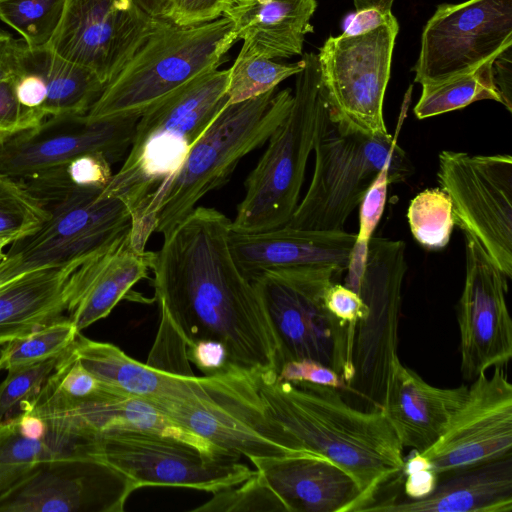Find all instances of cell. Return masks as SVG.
<instances>
[{"label":"cell","instance_id":"36","mask_svg":"<svg viewBox=\"0 0 512 512\" xmlns=\"http://www.w3.org/2000/svg\"><path fill=\"white\" fill-rule=\"evenodd\" d=\"M66 0H0V20L18 32L31 49L48 46L65 9Z\"/></svg>","mask_w":512,"mask_h":512},{"label":"cell","instance_id":"55","mask_svg":"<svg viewBox=\"0 0 512 512\" xmlns=\"http://www.w3.org/2000/svg\"><path fill=\"white\" fill-rule=\"evenodd\" d=\"M0 139H1V136H0Z\"/></svg>","mask_w":512,"mask_h":512},{"label":"cell","instance_id":"14","mask_svg":"<svg viewBox=\"0 0 512 512\" xmlns=\"http://www.w3.org/2000/svg\"><path fill=\"white\" fill-rule=\"evenodd\" d=\"M437 177L450 197L454 223L511 279L512 157L444 150Z\"/></svg>","mask_w":512,"mask_h":512},{"label":"cell","instance_id":"13","mask_svg":"<svg viewBox=\"0 0 512 512\" xmlns=\"http://www.w3.org/2000/svg\"><path fill=\"white\" fill-rule=\"evenodd\" d=\"M94 460L124 476L134 491L166 486L214 494L255 473L239 458L213 457L173 438L123 429L96 435Z\"/></svg>","mask_w":512,"mask_h":512},{"label":"cell","instance_id":"43","mask_svg":"<svg viewBox=\"0 0 512 512\" xmlns=\"http://www.w3.org/2000/svg\"><path fill=\"white\" fill-rule=\"evenodd\" d=\"M111 166L103 154L87 153L72 159L62 168L71 184L103 190L113 176Z\"/></svg>","mask_w":512,"mask_h":512},{"label":"cell","instance_id":"50","mask_svg":"<svg viewBox=\"0 0 512 512\" xmlns=\"http://www.w3.org/2000/svg\"><path fill=\"white\" fill-rule=\"evenodd\" d=\"M23 46V40H16L10 34L0 30V80L17 76Z\"/></svg>","mask_w":512,"mask_h":512},{"label":"cell","instance_id":"48","mask_svg":"<svg viewBox=\"0 0 512 512\" xmlns=\"http://www.w3.org/2000/svg\"><path fill=\"white\" fill-rule=\"evenodd\" d=\"M188 357L204 375L220 372L228 363L225 346L213 339H201L189 345Z\"/></svg>","mask_w":512,"mask_h":512},{"label":"cell","instance_id":"1","mask_svg":"<svg viewBox=\"0 0 512 512\" xmlns=\"http://www.w3.org/2000/svg\"><path fill=\"white\" fill-rule=\"evenodd\" d=\"M230 232L225 214L197 206L165 233L151 267L155 299L187 346L217 340L226 348L228 367L248 374L276 371L269 319L234 259Z\"/></svg>","mask_w":512,"mask_h":512},{"label":"cell","instance_id":"12","mask_svg":"<svg viewBox=\"0 0 512 512\" xmlns=\"http://www.w3.org/2000/svg\"><path fill=\"white\" fill-rule=\"evenodd\" d=\"M398 32L395 21L360 34L330 36L317 54L331 114L368 135H390L383 104Z\"/></svg>","mask_w":512,"mask_h":512},{"label":"cell","instance_id":"2","mask_svg":"<svg viewBox=\"0 0 512 512\" xmlns=\"http://www.w3.org/2000/svg\"><path fill=\"white\" fill-rule=\"evenodd\" d=\"M251 375L293 455L327 458L355 478L362 493L357 512H365L381 489L401 473L403 447L382 409L354 408L337 388L282 381L274 370Z\"/></svg>","mask_w":512,"mask_h":512},{"label":"cell","instance_id":"19","mask_svg":"<svg viewBox=\"0 0 512 512\" xmlns=\"http://www.w3.org/2000/svg\"><path fill=\"white\" fill-rule=\"evenodd\" d=\"M133 492L102 462L58 460L32 465L0 493V512H122Z\"/></svg>","mask_w":512,"mask_h":512},{"label":"cell","instance_id":"21","mask_svg":"<svg viewBox=\"0 0 512 512\" xmlns=\"http://www.w3.org/2000/svg\"><path fill=\"white\" fill-rule=\"evenodd\" d=\"M285 512H357L355 478L327 458L312 454L249 459Z\"/></svg>","mask_w":512,"mask_h":512},{"label":"cell","instance_id":"56","mask_svg":"<svg viewBox=\"0 0 512 512\" xmlns=\"http://www.w3.org/2000/svg\"><path fill=\"white\" fill-rule=\"evenodd\" d=\"M0 372H1V370H0Z\"/></svg>","mask_w":512,"mask_h":512},{"label":"cell","instance_id":"30","mask_svg":"<svg viewBox=\"0 0 512 512\" xmlns=\"http://www.w3.org/2000/svg\"><path fill=\"white\" fill-rule=\"evenodd\" d=\"M95 437L77 433L26 411L0 422V464L94 460Z\"/></svg>","mask_w":512,"mask_h":512},{"label":"cell","instance_id":"26","mask_svg":"<svg viewBox=\"0 0 512 512\" xmlns=\"http://www.w3.org/2000/svg\"><path fill=\"white\" fill-rule=\"evenodd\" d=\"M71 350L81 364L112 390L153 404L188 402L208 397V376H179L148 366L119 347L79 332Z\"/></svg>","mask_w":512,"mask_h":512},{"label":"cell","instance_id":"33","mask_svg":"<svg viewBox=\"0 0 512 512\" xmlns=\"http://www.w3.org/2000/svg\"><path fill=\"white\" fill-rule=\"evenodd\" d=\"M414 171L411 161L388 162L378 173L360 203L359 231L347 267L345 285L358 292L370 239L385 208L388 185L398 183Z\"/></svg>","mask_w":512,"mask_h":512},{"label":"cell","instance_id":"40","mask_svg":"<svg viewBox=\"0 0 512 512\" xmlns=\"http://www.w3.org/2000/svg\"><path fill=\"white\" fill-rule=\"evenodd\" d=\"M206 503L192 511H282V504L263 481L260 474L255 473L245 481L218 491Z\"/></svg>","mask_w":512,"mask_h":512},{"label":"cell","instance_id":"51","mask_svg":"<svg viewBox=\"0 0 512 512\" xmlns=\"http://www.w3.org/2000/svg\"><path fill=\"white\" fill-rule=\"evenodd\" d=\"M492 73L495 86L502 97L503 105L511 112V47L502 51L494 59Z\"/></svg>","mask_w":512,"mask_h":512},{"label":"cell","instance_id":"4","mask_svg":"<svg viewBox=\"0 0 512 512\" xmlns=\"http://www.w3.org/2000/svg\"><path fill=\"white\" fill-rule=\"evenodd\" d=\"M17 180L50 216L5 252L0 286L36 269L81 264L130 231L131 216L121 200L71 184L62 166Z\"/></svg>","mask_w":512,"mask_h":512},{"label":"cell","instance_id":"32","mask_svg":"<svg viewBox=\"0 0 512 512\" xmlns=\"http://www.w3.org/2000/svg\"><path fill=\"white\" fill-rule=\"evenodd\" d=\"M493 61L439 82L423 84L420 98L414 107L415 116L426 119L464 108L479 100H493L503 104L493 80Z\"/></svg>","mask_w":512,"mask_h":512},{"label":"cell","instance_id":"54","mask_svg":"<svg viewBox=\"0 0 512 512\" xmlns=\"http://www.w3.org/2000/svg\"><path fill=\"white\" fill-rule=\"evenodd\" d=\"M32 465L0 464V493L21 478Z\"/></svg>","mask_w":512,"mask_h":512},{"label":"cell","instance_id":"24","mask_svg":"<svg viewBox=\"0 0 512 512\" xmlns=\"http://www.w3.org/2000/svg\"><path fill=\"white\" fill-rule=\"evenodd\" d=\"M512 455L438 473L424 499L375 501L373 512H511Z\"/></svg>","mask_w":512,"mask_h":512},{"label":"cell","instance_id":"6","mask_svg":"<svg viewBox=\"0 0 512 512\" xmlns=\"http://www.w3.org/2000/svg\"><path fill=\"white\" fill-rule=\"evenodd\" d=\"M296 75L288 114L268 139V146L248 174L243 199L231 230L257 233L285 226L295 212L306 166L325 102L317 54L305 53Z\"/></svg>","mask_w":512,"mask_h":512},{"label":"cell","instance_id":"47","mask_svg":"<svg viewBox=\"0 0 512 512\" xmlns=\"http://www.w3.org/2000/svg\"><path fill=\"white\" fill-rule=\"evenodd\" d=\"M394 0H353L355 13L343 33L360 34L397 21L392 13Z\"/></svg>","mask_w":512,"mask_h":512},{"label":"cell","instance_id":"11","mask_svg":"<svg viewBox=\"0 0 512 512\" xmlns=\"http://www.w3.org/2000/svg\"><path fill=\"white\" fill-rule=\"evenodd\" d=\"M207 376L208 397L154 405L230 456L293 455L283 428L267 413L251 374L226 367Z\"/></svg>","mask_w":512,"mask_h":512},{"label":"cell","instance_id":"8","mask_svg":"<svg viewBox=\"0 0 512 512\" xmlns=\"http://www.w3.org/2000/svg\"><path fill=\"white\" fill-rule=\"evenodd\" d=\"M293 92L273 89L226 104L191 147L155 213L154 233L165 234L198 202L227 183L239 162L264 145L289 112Z\"/></svg>","mask_w":512,"mask_h":512},{"label":"cell","instance_id":"27","mask_svg":"<svg viewBox=\"0 0 512 512\" xmlns=\"http://www.w3.org/2000/svg\"><path fill=\"white\" fill-rule=\"evenodd\" d=\"M37 415L88 436L117 429L135 430L182 441L209 456H230L152 402L114 391L71 408Z\"/></svg>","mask_w":512,"mask_h":512},{"label":"cell","instance_id":"28","mask_svg":"<svg viewBox=\"0 0 512 512\" xmlns=\"http://www.w3.org/2000/svg\"><path fill=\"white\" fill-rule=\"evenodd\" d=\"M316 0H229L223 16L242 39L240 51L269 59L301 55Z\"/></svg>","mask_w":512,"mask_h":512},{"label":"cell","instance_id":"31","mask_svg":"<svg viewBox=\"0 0 512 512\" xmlns=\"http://www.w3.org/2000/svg\"><path fill=\"white\" fill-rule=\"evenodd\" d=\"M22 71L37 74L45 84L47 96L41 108L45 117L86 115L106 86L93 71L62 58L48 46L31 49L24 43Z\"/></svg>","mask_w":512,"mask_h":512},{"label":"cell","instance_id":"37","mask_svg":"<svg viewBox=\"0 0 512 512\" xmlns=\"http://www.w3.org/2000/svg\"><path fill=\"white\" fill-rule=\"evenodd\" d=\"M49 216L19 180L0 173V248L34 232Z\"/></svg>","mask_w":512,"mask_h":512},{"label":"cell","instance_id":"9","mask_svg":"<svg viewBox=\"0 0 512 512\" xmlns=\"http://www.w3.org/2000/svg\"><path fill=\"white\" fill-rule=\"evenodd\" d=\"M326 97V96H325ZM394 135L372 136L336 119L327 100L322 106L308 189L286 224L313 230H344L370 185L388 162L409 161Z\"/></svg>","mask_w":512,"mask_h":512},{"label":"cell","instance_id":"39","mask_svg":"<svg viewBox=\"0 0 512 512\" xmlns=\"http://www.w3.org/2000/svg\"><path fill=\"white\" fill-rule=\"evenodd\" d=\"M58 358L7 372L0 382V422L30 409Z\"/></svg>","mask_w":512,"mask_h":512},{"label":"cell","instance_id":"44","mask_svg":"<svg viewBox=\"0 0 512 512\" xmlns=\"http://www.w3.org/2000/svg\"><path fill=\"white\" fill-rule=\"evenodd\" d=\"M282 381H304L339 390H349L346 381L332 368L312 360L289 361L277 372Z\"/></svg>","mask_w":512,"mask_h":512},{"label":"cell","instance_id":"10","mask_svg":"<svg viewBox=\"0 0 512 512\" xmlns=\"http://www.w3.org/2000/svg\"><path fill=\"white\" fill-rule=\"evenodd\" d=\"M405 243L372 237L358 293L366 313L355 326L354 375L349 391L383 409L398 356L402 287L408 270Z\"/></svg>","mask_w":512,"mask_h":512},{"label":"cell","instance_id":"22","mask_svg":"<svg viewBox=\"0 0 512 512\" xmlns=\"http://www.w3.org/2000/svg\"><path fill=\"white\" fill-rule=\"evenodd\" d=\"M154 257L153 251L135 249L127 233L80 264L66 288V311L78 332L107 317L148 278Z\"/></svg>","mask_w":512,"mask_h":512},{"label":"cell","instance_id":"20","mask_svg":"<svg viewBox=\"0 0 512 512\" xmlns=\"http://www.w3.org/2000/svg\"><path fill=\"white\" fill-rule=\"evenodd\" d=\"M422 454L437 474L512 455V384L503 366L472 381L444 433Z\"/></svg>","mask_w":512,"mask_h":512},{"label":"cell","instance_id":"5","mask_svg":"<svg viewBox=\"0 0 512 512\" xmlns=\"http://www.w3.org/2000/svg\"><path fill=\"white\" fill-rule=\"evenodd\" d=\"M236 41L234 25L225 16L196 25L161 20L85 118L92 122L140 117L194 78L218 69Z\"/></svg>","mask_w":512,"mask_h":512},{"label":"cell","instance_id":"25","mask_svg":"<svg viewBox=\"0 0 512 512\" xmlns=\"http://www.w3.org/2000/svg\"><path fill=\"white\" fill-rule=\"evenodd\" d=\"M467 391L464 384L433 386L399 360L382 411L402 447L423 453L444 433Z\"/></svg>","mask_w":512,"mask_h":512},{"label":"cell","instance_id":"3","mask_svg":"<svg viewBox=\"0 0 512 512\" xmlns=\"http://www.w3.org/2000/svg\"><path fill=\"white\" fill-rule=\"evenodd\" d=\"M228 75V69L204 73L140 115L122 166L101 192L127 207L135 249L146 250L167 186L193 144L228 103Z\"/></svg>","mask_w":512,"mask_h":512},{"label":"cell","instance_id":"18","mask_svg":"<svg viewBox=\"0 0 512 512\" xmlns=\"http://www.w3.org/2000/svg\"><path fill=\"white\" fill-rule=\"evenodd\" d=\"M465 237V281L457 303L460 370L473 381L512 357V320L506 294L508 278L481 246Z\"/></svg>","mask_w":512,"mask_h":512},{"label":"cell","instance_id":"35","mask_svg":"<svg viewBox=\"0 0 512 512\" xmlns=\"http://www.w3.org/2000/svg\"><path fill=\"white\" fill-rule=\"evenodd\" d=\"M302 60L294 64L278 63L274 59L239 51L228 69V104L242 102L265 94L285 79L297 75Z\"/></svg>","mask_w":512,"mask_h":512},{"label":"cell","instance_id":"41","mask_svg":"<svg viewBox=\"0 0 512 512\" xmlns=\"http://www.w3.org/2000/svg\"><path fill=\"white\" fill-rule=\"evenodd\" d=\"M146 364L174 375H195L190 368L188 346L185 340L162 311H160L158 332Z\"/></svg>","mask_w":512,"mask_h":512},{"label":"cell","instance_id":"17","mask_svg":"<svg viewBox=\"0 0 512 512\" xmlns=\"http://www.w3.org/2000/svg\"><path fill=\"white\" fill-rule=\"evenodd\" d=\"M138 116L88 121L85 115L51 116L37 126L0 139V173L20 179L87 153H101L111 164L124 160Z\"/></svg>","mask_w":512,"mask_h":512},{"label":"cell","instance_id":"53","mask_svg":"<svg viewBox=\"0 0 512 512\" xmlns=\"http://www.w3.org/2000/svg\"><path fill=\"white\" fill-rule=\"evenodd\" d=\"M150 17L169 20L173 0H132Z\"/></svg>","mask_w":512,"mask_h":512},{"label":"cell","instance_id":"34","mask_svg":"<svg viewBox=\"0 0 512 512\" xmlns=\"http://www.w3.org/2000/svg\"><path fill=\"white\" fill-rule=\"evenodd\" d=\"M78 330L68 317L2 345L0 370L12 371L59 357L74 342Z\"/></svg>","mask_w":512,"mask_h":512},{"label":"cell","instance_id":"29","mask_svg":"<svg viewBox=\"0 0 512 512\" xmlns=\"http://www.w3.org/2000/svg\"><path fill=\"white\" fill-rule=\"evenodd\" d=\"M79 265L36 269L0 286V346L64 317L67 284Z\"/></svg>","mask_w":512,"mask_h":512},{"label":"cell","instance_id":"52","mask_svg":"<svg viewBox=\"0 0 512 512\" xmlns=\"http://www.w3.org/2000/svg\"><path fill=\"white\" fill-rule=\"evenodd\" d=\"M405 476L404 494L410 500H420L429 496L438 479V474L432 468L411 472Z\"/></svg>","mask_w":512,"mask_h":512},{"label":"cell","instance_id":"49","mask_svg":"<svg viewBox=\"0 0 512 512\" xmlns=\"http://www.w3.org/2000/svg\"><path fill=\"white\" fill-rule=\"evenodd\" d=\"M14 85L19 102L27 108L41 112L47 96L46 86L41 77L32 72L22 71L14 77Z\"/></svg>","mask_w":512,"mask_h":512},{"label":"cell","instance_id":"7","mask_svg":"<svg viewBox=\"0 0 512 512\" xmlns=\"http://www.w3.org/2000/svg\"><path fill=\"white\" fill-rule=\"evenodd\" d=\"M340 274L332 266H299L249 276L274 335L276 372L289 361L312 360L335 370L349 385L355 326L338 320L324 302L327 288Z\"/></svg>","mask_w":512,"mask_h":512},{"label":"cell","instance_id":"42","mask_svg":"<svg viewBox=\"0 0 512 512\" xmlns=\"http://www.w3.org/2000/svg\"><path fill=\"white\" fill-rule=\"evenodd\" d=\"M46 117L27 108L17 99L14 78L0 80V136H7L37 126Z\"/></svg>","mask_w":512,"mask_h":512},{"label":"cell","instance_id":"46","mask_svg":"<svg viewBox=\"0 0 512 512\" xmlns=\"http://www.w3.org/2000/svg\"><path fill=\"white\" fill-rule=\"evenodd\" d=\"M229 0H173L169 21L177 25H196L223 16Z\"/></svg>","mask_w":512,"mask_h":512},{"label":"cell","instance_id":"23","mask_svg":"<svg viewBox=\"0 0 512 512\" xmlns=\"http://www.w3.org/2000/svg\"><path fill=\"white\" fill-rule=\"evenodd\" d=\"M356 233L283 226L257 233L231 230L229 245L234 259L249 277L276 268L332 266L347 270Z\"/></svg>","mask_w":512,"mask_h":512},{"label":"cell","instance_id":"38","mask_svg":"<svg viewBox=\"0 0 512 512\" xmlns=\"http://www.w3.org/2000/svg\"><path fill=\"white\" fill-rule=\"evenodd\" d=\"M407 219L414 239L430 250L445 247L455 225L450 197L441 188L418 193L410 201Z\"/></svg>","mask_w":512,"mask_h":512},{"label":"cell","instance_id":"16","mask_svg":"<svg viewBox=\"0 0 512 512\" xmlns=\"http://www.w3.org/2000/svg\"><path fill=\"white\" fill-rule=\"evenodd\" d=\"M160 21L132 0H66L48 47L90 69L107 85Z\"/></svg>","mask_w":512,"mask_h":512},{"label":"cell","instance_id":"15","mask_svg":"<svg viewBox=\"0 0 512 512\" xmlns=\"http://www.w3.org/2000/svg\"><path fill=\"white\" fill-rule=\"evenodd\" d=\"M512 47V0L441 4L425 24L414 81L435 83L473 70Z\"/></svg>","mask_w":512,"mask_h":512},{"label":"cell","instance_id":"45","mask_svg":"<svg viewBox=\"0 0 512 512\" xmlns=\"http://www.w3.org/2000/svg\"><path fill=\"white\" fill-rule=\"evenodd\" d=\"M324 302L332 315L351 326H356L366 313L360 294L343 284L332 282L325 292Z\"/></svg>","mask_w":512,"mask_h":512}]
</instances>
